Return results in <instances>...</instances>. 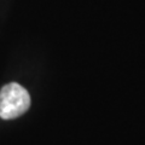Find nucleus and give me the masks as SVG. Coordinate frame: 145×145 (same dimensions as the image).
I'll return each instance as SVG.
<instances>
[{
	"label": "nucleus",
	"mask_w": 145,
	"mask_h": 145,
	"mask_svg": "<svg viewBox=\"0 0 145 145\" xmlns=\"http://www.w3.org/2000/svg\"><path fill=\"white\" fill-rule=\"evenodd\" d=\"M30 106V96L24 87L16 82L5 85L0 89V117L17 119Z\"/></svg>",
	"instance_id": "1"
}]
</instances>
